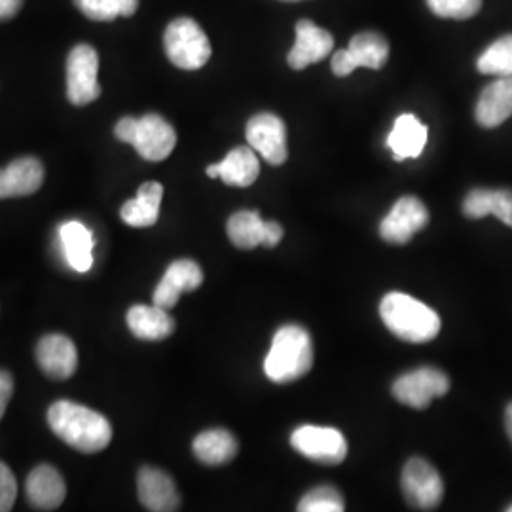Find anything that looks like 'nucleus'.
Masks as SVG:
<instances>
[{
    "instance_id": "nucleus-1",
    "label": "nucleus",
    "mask_w": 512,
    "mask_h": 512,
    "mask_svg": "<svg viewBox=\"0 0 512 512\" xmlns=\"http://www.w3.org/2000/svg\"><path fill=\"white\" fill-rule=\"evenodd\" d=\"M48 423L59 439L82 454H97L112 440V427L105 416L71 401L52 404Z\"/></svg>"
},
{
    "instance_id": "nucleus-2",
    "label": "nucleus",
    "mask_w": 512,
    "mask_h": 512,
    "mask_svg": "<svg viewBox=\"0 0 512 512\" xmlns=\"http://www.w3.org/2000/svg\"><path fill=\"white\" fill-rule=\"evenodd\" d=\"M380 315L385 327L397 338L412 344H425L440 332L439 313L410 294L387 293L380 302Z\"/></svg>"
},
{
    "instance_id": "nucleus-3",
    "label": "nucleus",
    "mask_w": 512,
    "mask_h": 512,
    "mask_svg": "<svg viewBox=\"0 0 512 512\" xmlns=\"http://www.w3.org/2000/svg\"><path fill=\"white\" fill-rule=\"evenodd\" d=\"M313 366V344L308 330L285 325L275 332L264 372L274 384H291L304 378Z\"/></svg>"
},
{
    "instance_id": "nucleus-4",
    "label": "nucleus",
    "mask_w": 512,
    "mask_h": 512,
    "mask_svg": "<svg viewBox=\"0 0 512 512\" xmlns=\"http://www.w3.org/2000/svg\"><path fill=\"white\" fill-rule=\"evenodd\" d=\"M114 135L118 141L128 143L148 162H162L169 158L177 145V133L173 126L160 114H145L143 118L126 116L122 118Z\"/></svg>"
},
{
    "instance_id": "nucleus-5",
    "label": "nucleus",
    "mask_w": 512,
    "mask_h": 512,
    "mask_svg": "<svg viewBox=\"0 0 512 512\" xmlns=\"http://www.w3.org/2000/svg\"><path fill=\"white\" fill-rule=\"evenodd\" d=\"M165 54L183 71H198L211 59V42L192 18H177L165 29Z\"/></svg>"
},
{
    "instance_id": "nucleus-6",
    "label": "nucleus",
    "mask_w": 512,
    "mask_h": 512,
    "mask_svg": "<svg viewBox=\"0 0 512 512\" xmlns=\"http://www.w3.org/2000/svg\"><path fill=\"white\" fill-rule=\"evenodd\" d=\"M99 55L90 44H78L67 57V97L76 107L90 105L101 95L97 82Z\"/></svg>"
},
{
    "instance_id": "nucleus-7",
    "label": "nucleus",
    "mask_w": 512,
    "mask_h": 512,
    "mask_svg": "<svg viewBox=\"0 0 512 512\" xmlns=\"http://www.w3.org/2000/svg\"><path fill=\"white\" fill-rule=\"evenodd\" d=\"M291 444L304 458L323 465H340L348 456L346 437L334 427L302 425L291 435Z\"/></svg>"
},
{
    "instance_id": "nucleus-8",
    "label": "nucleus",
    "mask_w": 512,
    "mask_h": 512,
    "mask_svg": "<svg viewBox=\"0 0 512 512\" xmlns=\"http://www.w3.org/2000/svg\"><path fill=\"white\" fill-rule=\"evenodd\" d=\"M401 486L408 505L418 511L437 509L444 497L442 478L427 459L412 458L404 465Z\"/></svg>"
},
{
    "instance_id": "nucleus-9",
    "label": "nucleus",
    "mask_w": 512,
    "mask_h": 512,
    "mask_svg": "<svg viewBox=\"0 0 512 512\" xmlns=\"http://www.w3.org/2000/svg\"><path fill=\"white\" fill-rule=\"evenodd\" d=\"M450 391V380L437 368H418L403 374L393 384V397L401 404L416 410H425L433 399L444 397Z\"/></svg>"
},
{
    "instance_id": "nucleus-10",
    "label": "nucleus",
    "mask_w": 512,
    "mask_h": 512,
    "mask_svg": "<svg viewBox=\"0 0 512 512\" xmlns=\"http://www.w3.org/2000/svg\"><path fill=\"white\" fill-rule=\"evenodd\" d=\"M249 147L260 154L270 165H283L287 162V128L285 122L272 112H260L247 124Z\"/></svg>"
},
{
    "instance_id": "nucleus-11",
    "label": "nucleus",
    "mask_w": 512,
    "mask_h": 512,
    "mask_svg": "<svg viewBox=\"0 0 512 512\" xmlns=\"http://www.w3.org/2000/svg\"><path fill=\"white\" fill-rule=\"evenodd\" d=\"M429 224V211L421 200L404 196L380 222V238L391 245H404Z\"/></svg>"
},
{
    "instance_id": "nucleus-12",
    "label": "nucleus",
    "mask_w": 512,
    "mask_h": 512,
    "mask_svg": "<svg viewBox=\"0 0 512 512\" xmlns=\"http://www.w3.org/2000/svg\"><path fill=\"white\" fill-rule=\"evenodd\" d=\"M226 232L238 249H255L258 245L275 247L283 239L281 224L262 220L258 211L234 213L228 219Z\"/></svg>"
},
{
    "instance_id": "nucleus-13",
    "label": "nucleus",
    "mask_w": 512,
    "mask_h": 512,
    "mask_svg": "<svg viewBox=\"0 0 512 512\" xmlns=\"http://www.w3.org/2000/svg\"><path fill=\"white\" fill-rule=\"evenodd\" d=\"M334 50V38L327 29L315 25L310 19H300L296 23V40L289 52V67L294 71H304L313 63L323 61Z\"/></svg>"
},
{
    "instance_id": "nucleus-14",
    "label": "nucleus",
    "mask_w": 512,
    "mask_h": 512,
    "mask_svg": "<svg viewBox=\"0 0 512 512\" xmlns=\"http://www.w3.org/2000/svg\"><path fill=\"white\" fill-rule=\"evenodd\" d=\"M202 283V268L194 260H188V258L175 260L165 270L162 281L158 283L156 291L152 294V300L156 306H160L164 310H171L179 302L181 294L200 289Z\"/></svg>"
},
{
    "instance_id": "nucleus-15",
    "label": "nucleus",
    "mask_w": 512,
    "mask_h": 512,
    "mask_svg": "<svg viewBox=\"0 0 512 512\" xmlns=\"http://www.w3.org/2000/svg\"><path fill=\"white\" fill-rule=\"evenodd\" d=\"M40 370L52 380H69L78 366V353L71 338L63 334H48L37 346Z\"/></svg>"
},
{
    "instance_id": "nucleus-16",
    "label": "nucleus",
    "mask_w": 512,
    "mask_h": 512,
    "mask_svg": "<svg viewBox=\"0 0 512 512\" xmlns=\"http://www.w3.org/2000/svg\"><path fill=\"white\" fill-rule=\"evenodd\" d=\"M137 492L147 511L173 512L181 509V497L173 478L156 467H143L139 471Z\"/></svg>"
},
{
    "instance_id": "nucleus-17",
    "label": "nucleus",
    "mask_w": 512,
    "mask_h": 512,
    "mask_svg": "<svg viewBox=\"0 0 512 512\" xmlns=\"http://www.w3.org/2000/svg\"><path fill=\"white\" fill-rule=\"evenodd\" d=\"M44 183V165L33 156L14 160L0 169V200L35 194Z\"/></svg>"
},
{
    "instance_id": "nucleus-18",
    "label": "nucleus",
    "mask_w": 512,
    "mask_h": 512,
    "mask_svg": "<svg viewBox=\"0 0 512 512\" xmlns=\"http://www.w3.org/2000/svg\"><path fill=\"white\" fill-rule=\"evenodd\" d=\"M476 122L482 128H497L512 116V76H499L486 86L476 103Z\"/></svg>"
},
{
    "instance_id": "nucleus-19",
    "label": "nucleus",
    "mask_w": 512,
    "mask_h": 512,
    "mask_svg": "<svg viewBox=\"0 0 512 512\" xmlns=\"http://www.w3.org/2000/svg\"><path fill=\"white\" fill-rule=\"evenodd\" d=\"M29 503L38 511H55L63 505L67 486L63 476L52 465H38L25 482Z\"/></svg>"
},
{
    "instance_id": "nucleus-20",
    "label": "nucleus",
    "mask_w": 512,
    "mask_h": 512,
    "mask_svg": "<svg viewBox=\"0 0 512 512\" xmlns=\"http://www.w3.org/2000/svg\"><path fill=\"white\" fill-rule=\"evenodd\" d=\"M260 175V164L256 152L251 147H238L230 150L220 164L207 167V177L222 179L230 186H251Z\"/></svg>"
},
{
    "instance_id": "nucleus-21",
    "label": "nucleus",
    "mask_w": 512,
    "mask_h": 512,
    "mask_svg": "<svg viewBox=\"0 0 512 512\" xmlns=\"http://www.w3.org/2000/svg\"><path fill=\"white\" fill-rule=\"evenodd\" d=\"M463 215L469 219H484L495 215L512 228V190L499 188H475L463 200Z\"/></svg>"
},
{
    "instance_id": "nucleus-22",
    "label": "nucleus",
    "mask_w": 512,
    "mask_h": 512,
    "mask_svg": "<svg viewBox=\"0 0 512 512\" xmlns=\"http://www.w3.org/2000/svg\"><path fill=\"white\" fill-rule=\"evenodd\" d=\"M429 131L414 114H403L395 120L393 129L387 137V147L391 148L393 158L403 162L408 158H420L427 145Z\"/></svg>"
},
{
    "instance_id": "nucleus-23",
    "label": "nucleus",
    "mask_w": 512,
    "mask_h": 512,
    "mask_svg": "<svg viewBox=\"0 0 512 512\" xmlns=\"http://www.w3.org/2000/svg\"><path fill=\"white\" fill-rule=\"evenodd\" d=\"M128 327L131 334L139 340H164L173 334L175 321L160 306H133L128 311Z\"/></svg>"
},
{
    "instance_id": "nucleus-24",
    "label": "nucleus",
    "mask_w": 512,
    "mask_h": 512,
    "mask_svg": "<svg viewBox=\"0 0 512 512\" xmlns=\"http://www.w3.org/2000/svg\"><path fill=\"white\" fill-rule=\"evenodd\" d=\"M164 198V186L160 183H145L139 188L137 198L124 203L120 217L133 228L154 226L160 217V205Z\"/></svg>"
},
{
    "instance_id": "nucleus-25",
    "label": "nucleus",
    "mask_w": 512,
    "mask_h": 512,
    "mask_svg": "<svg viewBox=\"0 0 512 512\" xmlns=\"http://www.w3.org/2000/svg\"><path fill=\"white\" fill-rule=\"evenodd\" d=\"M59 238L69 266L74 272L86 274L93 266L92 232L82 222H67L59 228Z\"/></svg>"
},
{
    "instance_id": "nucleus-26",
    "label": "nucleus",
    "mask_w": 512,
    "mask_h": 512,
    "mask_svg": "<svg viewBox=\"0 0 512 512\" xmlns=\"http://www.w3.org/2000/svg\"><path fill=\"white\" fill-rule=\"evenodd\" d=\"M194 456L205 465L219 467L230 463L238 454V440L226 429H209L203 431L192 444Z\"/></svg>"
},
{
    "instance_id": "nucleus-27",
    "label": "nucleus",
    "mask_w": 512,
    "mask_h": 512,
    "mask_svg": "<svg viewBox=\"0 0 512 512\" xmlns=\"http://www.w3.org/2000/svg\"><path fill=\"white\" fill-rule=\"evenodd\" d=\"M351 65L357 71L359 67L366 69H382L389 59V44L385 37L376 31H365L351 38L348 46Z\"/></svg>"
},
{
    "instance_id": "nucleus-28",
    "label": "nucleus",
    "mask_w": 512,
    "mask_h": 512,
    "mask_svg": "<svg viewBox=\"0 0 512 512\" xmlns=\"http://www.w3.org/2000/svg\"><path fill=\"white\" fill-rule=\"evenodd\" d=\"M478 73L488 76H512V35L497 38L476 61Z\"/></svg>"
},
{
    "instance_id": "nucleus-29",
    "label": "nucleus",
    "mask_w": 512,
    "mask_h": 512,
    "mask_svg": "<svg viewBox=\"0 0 512 512\" xmlns=\"http://www.w3.org/2000/svg\"><path fill=\"white\" fill-rule=\"evenodd\" d=\"M74 6L92 21H112L120 16H133L139 0H74Z\"/></svg>"
},
{
    "instance_id": "nucleus-30",
    "label": "nucleus",
    "mask_w": 512,
    "mask_h": 512,
    "mask_svg": "<svg viewBox=\"0 0 512 512\" xmlns=\"http://www.w3.org/2000/svg\"><path fill=\"white\" fill-rule=\"evenodd\" d=\"M344 509L342 495L332 486H317L298 503L300 512H342Z\"/></svg>"
},
{
    "instance_id": "nucleus-31",
    "label": "nucleus",
    "mask_w": 512,
    "mask_h": 512,
    "mask_svg": "<svg viewBox=\"0 0 512 512\" xmlns=\"http://www.w3.org/2000/svg\"><path fill=\"white\" fill-rule=\"evenodd\" d=\"M427 6L437 18L469 19L482 8V0H427Z\"/></svg>"
},
{
    "instance_id": "nucleus-32",
    "label": "nucleus",
    "mask_w": 512,
    "mask_h": 512,
    "mask_svg": "<svg viewBox=\"0 0 512 512\" xmlns=\"http://www.w3.org/2000/svg\"><path fill=\"white\" fill-rule=\"evenodd\" d=\"M18 495V482L16 476L0 461V512L14 509V501Z\"/></svg>"
},
{
    "instance_id": "nucleus-33",
    "label": "nucleus",
    "mask_w": 512,
    "mask_h": 512,
    "mask_svg": "<svg viewBox=\"0 0 512 512\" xmlns=\"http://www.w3.org/2000/svg\"><path fill=\"white\" fill-rule=\"evenodd\" d=\"M330 69H332V73L336 74V76H340V78L349 76V74L355 71L353 65H351V55H349L348 48H346V50H336V52L332 54Z\"/></svg>"
},
{
    "instance_id": "nucleus-34",
    "label": "nucleus",
    "mask_w": 512,
    "mask_h": 512,
    "mask_svg": "<svg viewBox=\"0 0 512 512\" xmlns=\"http://www.w3.org/2000/svg\"><path fill=\"white\" fill-rule=\"evenodd\" d=\"M12 393H14V378L10 372L6 370H0V420L6 412V406L12 399Z\"/></svg>"
},
{
    "instance_id": "nucleus-35",
    "label": "nucleus",
    "mask_w": 512,
    "mask_h": 512,
    "mask_svg": "<svg viewBox=\"0 0 512 512\" xmlns=\"http://www.w3.org/2000/svg\"><path fill=\"white\" fill-rule=\"evenodd\" d=\"M23 6V0H0V21L12 19Z\"/></svg>"
},
{
    "instance_id": "nucleus-36",
    "label": "nucleus",
    "mask_w": 512,
    "mask_h": 512,
    "mask_svg": "<svg viewBox=\"0 0 512 512\" xmlns=\"http://www.w3.org/2000/svg\"><path fill=\"white\" fill-rule=\"evenodd\" d=\"M505 427H507V435L512 442V403L507 406V412H505Z\"/></svg>"
},
{
    "instance_id": "nucleus-37",
    "label": "nucleus",
    "mask_w": 512,
    "mask_h": 512,
    "mask_svg": "<svg viewBox=\"0 0 512 512\" xmlns=\"http://www.w3.org/2000/svg\"><path fill=\"white\" fill-rule=\"evenodd\" d=\"M507 511L512 512V505L509 507V509H507Z\"/></svg>"
}]
</instances>
